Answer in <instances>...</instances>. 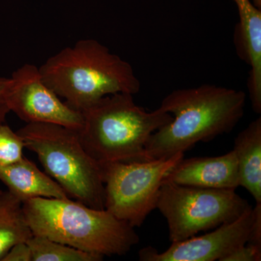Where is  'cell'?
<instances>
[{"label": "cell", "instance_id": "cell-1", "mask_svg": "<svg viewBox=\"0 0 261 261\" xmlns=\"http://www.w3.org/2000/svg\"><path fill=\"white\" fill-rule=\"evenodd\" d=\"M245 102L243 91L213 84L173 91L159 107L173 114L172 121L149 137L147 159H170L229 133L243 118Z\"/></svg>", "mask_w": 261, "mask_h": 261}, {"label": "cell", "instance_id": "cell-2", "mask_svg": "<svg viewBox=\"0 0 261 261\" xmlns=\"http://www.w3.org/2000/svg\"><path fill=\"white\" fill-rule=\"evenodd\" d=\"M39 70L46 85L79 111L106 96L135 95L140 90L130 63L96 39H82L65 47Z\"/></svg>", "mask_w": 261, "mask_h": 261}, {"label": "cell", "instance_id": "cell-3", "mask_svg": "<svg viewBox=\"0 0 261 261\" xmlns=\"http://www.w3.org/2000/svg\"><path fill=\"white\" fill-rule=\"evenodd\" d=\"M23 209L33 234L82 251L123 255L140 242L126 221L70 198L36 197L23 201Z\"/></svg>", "mask_w": 261, "mask_h": 261}, {"label": "cell", "instance_id": "cell-4", "mask_svg": "<svg viewBox=\"0 0 261 261\" xmlns=\"http://www.w3.org/2000/svg\"><path fill=\"white\" fill-rule=\"evenodd\" d=\"M81 113V142L99 163L149 161L145 148L149 137L173 119L160 108L148 112L128 93L106 96Z\"/></svg>", "mask_w": 261, "mask_h": 261}, {"label": "cell", "instance_id": "cell-5", "mask_svg": "<svg viewBox=\"0 0 261 261\" xmlns=\"http://www.w3.org/2000/svg\"><path fill=\"white\" fill-rule=\"evenodd\" d=\"M17 133L24 147L37 154L45 173L70 197L89 207L104 210L100 163L84 149L79 130L55 123H29Z\"/></svg>", "mask_w": 261, "mask_h": 261}, {"label": "cell", "instance_id": "cell-6", "mask_svg": "<svg viewBox=\"0 0 261 261\" xmlns=\"http://www.w3.org/2000/svg\"><path fill=\"white\" fill-rule=\"evenodd\" d=\"M252 207L231 189L182 186L163 182L156 208L167 221L171 243L231 222Z\"/></svg>", "mask_w": 261, "mask_h": 261}, {"label": "cell", "instance_id": "cell-7", "mask_svg": "<svg viewBox=\"0 0 261 261\" xmlns=\"http://www.w3.org/2000/svg\"><path fill=\"white\" fill-rule=\"evenodd\" d=\"M184 153L168 159L100 163L105 186V209L132 227H140L157 206L168 172Z\"/></svg>", "mask_w": 261, "mask_h": 261}, {"label": "cell", "instance_id": "cell-8", "mask_svg": "<svg viewBox=\"0 0 261 261\" xmlns=\"http://www.w3.org/2000/svg\"><path fill=\"white\" fill-rule=\"evenodd\" d=\"M7 103L22 121L49 123L80 130L83 126L81 111L69 107L42 80L39 68L24 64L12 73Z\"/></svg>", "mask_w": 261, "mask_h": 261}, {"label": "cell", "instance_id": "cell-9", "mask_svg": "<svg viewBox=\"0 0 261 261\" xmlns=\"http://www.w3.org/2000/svg\"><path fill=\"white\" fill-rule=\"evenodd\" d=\"M252 209L211 232L172 243L166 251L159 252L154 247H144L139 252V258L141 261H222L233 250L247 243Z\"/></svg>", "mask_w": 261, "mask_h": 261}, {"label": "cell", "instance_id": "cell-10", "mask_svg": "<svg viewBox=\"0 0 261 261\" xmlns=\"http://www.w3.org/2000/svg\"><path fill=\"white\" fill-rule=\"evenodd\" d=\"M182 186L231 189L240 186L238 161L234 151L218 157L181 159L164 181Z\"/></svg>", "mask_w": 261, "mask_h": 261}, {"label": "cell", "instance_id": "cell-11", "mask_svg": "<svg viewBox=\"0 0 261 261\" xmlns=\"http://www.w3.org/2000/svg\"><path fill=\"white\" fill-rule=\"evenodd\" d=\"M238 5L240 23L235 29L234 44L238 56L250 70L247 80L254 112L261 113V10L250 0H233Z\"/></svg>", "mask_w": 261, "mask_h": 261}, {"label": "cell", "instance_id": "cell-12", "mask_svg": "<svg viewBox=\"0 0 261 261\" xmlns=\"http://www.w3.org/2000/svg\"><path fill=\"white\" fill-rule=\"evenodd\" d=\"M0 181L22 202L36 197L70 198L58 182L25 156L0 166Z\"/></svg>", "mask_w": 261, "mask_h": 261}, {"label": "cell", "instance_id": "cell-13", "mask_svg": "<svg viewBox=\"0 0 261 261\" xmlns=\"http://www.w3.org/2000/svg\"><path fill=\"white\" fill-rule=\"evenodd\" d=\"M240 186L261 203V118H256L238 134L234 140Z\"/></svg>", "mask_w": 261, "mask_h": 261}, {"label": "cell", "instance_id": "cell-14", "mask_svg": "<svg viewBox=\"0 0 261 261\" xmlns=\"http://www.w3.org/2000/svg\"><path fill=\"white\" fill-rule=\"evenodd\" d=\"M32 236L23 202L10 192H3L0 196V261L15 245L27 243Z\"/></svg>", "mask_w": 261, "mask_h": 261}, {"label": "cell", "instance_id": "cell-15", "mask_svg": "<svg viewBox=\"0 0 261 261\" xmlns=\"http://www.w3.org/2000/svg\"><path fill=\"white\" fill-rule=\"evenodd\" d=\"M27 243L32 252V261H101L105 257L39 235L33 234Z\"/></svg>", "mask_w": 261, "mask_h": 261}, {"label": "cell", "instance_id": "cell-16", "mask_svg": "<svg viewBox=\"0 0 261 261\" xmlns=\"http://www.w3.org/2000/svg\"><path fill=\"white\" fill-rule=\"evenodd\" d=\"M21 137L9 126L0 123V166L10 164L23 157Z\"/></svg>", "mask_w": 261, "mask_h": 261}, {"label": "cell", "instance_id": "cell-17", "mask_svg": "<svg viewBox=\"0 0 261 261\" xmlns=\"http://www.w3.org/2000/svg\"><path fill=\"white\" fill-rule=\"evenodd\" d=\"M261 247L246 243L224 257L222 261H260Z\"/></svg>", "mask_w": 261, "mask_h": 261}, {"label": "cell", "instance_id": "cell-18", "mask_svg": "<svg viewBox=\"0 0 261 261\" xmlns=\"http://www.w3.org/2000/svg\"><path fill=\"white\" fill-rule=\"evenodd\" d=\"M247 243L261 247V203L252 209V221Z\"/></svg>", "mask_w": 261, "mask_h": 261}, {"label": "cell", "instance_id": "cell-19", "mask_svg": "<svg viewBox=\"0 0 261 261\" xmlns=\"http://www.w3.org/2000/svg\"><path fill=\"white\" fill-rule=\"evenodd\" d=\"M2 261H32V252L27 243L16 244Z\"/></svg>", "mask_w": 261, "mask_h": 261}, {"label": "cell", "instance_id": "cell-20", "mask_svg": "<svg viewBox=\"0 0 261 261\" xmlns=\"http://www.w3.org/2000/svg\"><path fill=\"white\" fill-rule=\"evenodd\" d=\"M11 83V79L0 76V123H5L7 115L10 112L7 97Z\"/></svg>", "mask_w": 261, "mask_h": 261}, {"label": "cell", "instance_id": "cell-21", "mask_svg": "<svg viewBox=\"0 0 261 261\" xmlns=\"http://www.w3.org/2000/svg\"><path fill=\"white\" fill-rule=\"evenodd\" d=\"M252 3L255 5L256 8L261 9V0H252Z\"/></svg>", "mask_w": 261, "mask_h": 261}, {"label": "cell", "instance_id": "cell-22", "mask_svg": "<svg viewBox=\"0 0 261 261\" xmlns=\"http://www.w3.org/2000/svg\"><path fill=\"white\" fill-rule=\"evenodd\" d=\"M3 191H2V190H0V196H1L2 194H3Z\"/></svg>", "mask_w": 261, "mask_h": 261}]
</instances>
